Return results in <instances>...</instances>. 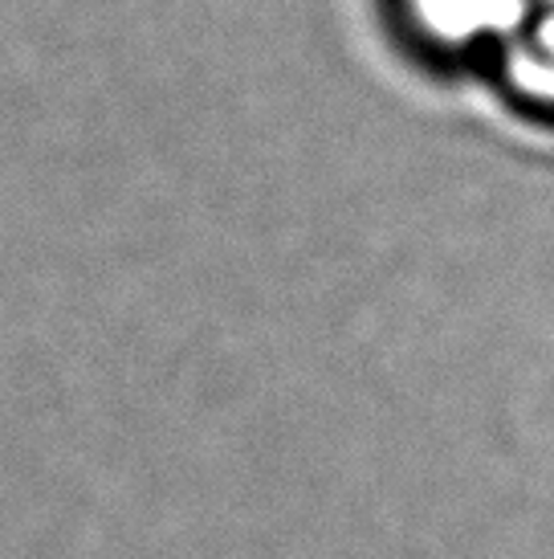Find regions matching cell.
Returning <instances> with one entry per match:
<instances>
[{
    "label": "cell",
    "instance_id": "6da1fadb",
    "mask_svg": "<svg viewBox=\"0 0 554 559\" xmlns=\"http://www.w3.org/2000/svg\"><path fill=\"white\" fill-rule=\"evenodd\" d=\"M432 29H445L441 37L453 41H469V37H485V29L506 25L518 0H420Z\"/></svg>",
    "mask_w": 554,
    "mask_h": 559
}]
</instances>
